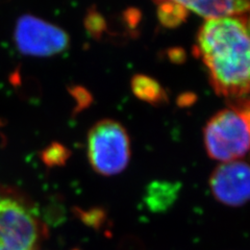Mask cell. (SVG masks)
Returning <instances> with one entry per match:
<instances>
[{
    "mask_svg": "<svg viewBox=\"0 0 250 250\" xmlns=\"http://www.w3.org/2000/svg\"><path fill=\"white\" fill-rule=\"evenodd\" d=\"M15 39L21 52L35 57H50L64 51L69 44L64 30L37 17L18 20Z\"/></svg>",
    "mask_w": 250,
    "mask_h": 250,
    "instance_id": "obj_5",
    "label": "cell"
},
{
    "mask_svg": "<svg viewBox=\"0 0 250 250\" xmlns=\"http://www.w3.org/2000/svg\"><path fill=\"white\" fill-rule=\"evenodd\" d=\"M210 159L222 163L238 161L250 151V127L237 106L225 108L210 118L203 132Z\"/></svg>",
    "mask_w": 250,
    "mask_h": 250,
    "instance_id": "obj_2",
    "label": "cell"
},
{
    "mask_svg": "<svg viewBox=\"0 0 250 250\" xmlns=\"http://www.w3.org/2000/svg\"><path fill=\"white\" fill-rule=\"evenodd\" d=\"M214 197L229 207H241L250 201V165L245 162L222 163L209 177Z\"/></svg>",
    "mask_w": 250,
    "mask_h": 250,
    "instance_id": "obj_6",
    "label": "cell"
},
{
    "mask_svg": "<svg viewBox=\"0 0 250 250\" xmlns=\"http://www.w3.org/2000/svg\"><path fill=\"white\" fill-rule=\"evenodd\" d=\"M43 158L44 162L48 165H58L66 161L67 149L59 144H53L44 151Z\"/></svg>",
    "mask_w": 250,
    "mask_h": 250,
    "instance_id": "obj_9",
    "label": "cell"
},
{
    "mask_svg": "<svg viewBox=\"0 0 250 250\" xmlns=\"http://www.w3.org/2000/svg\"><path fill=\"white\" fill-rule=\"evenodd\" d=\"M238 108H240L243 114L245 115L247 122L249 124V127H250V99H246L243 103H241L238 106Z\"/></svg>",
    "mask_w": 250,
    "mask_h": 250,
    "instance_id": "obj_10",
    "label": "cell"
},
{
    "mask_svg": "<svg viewBox=\"0 0 250 250\" xmlns=\"http://www.w3.org/2000/svg\"><path fill=\"white\" fill-rule=\"evenodd\" d=\"M0 250H6V249L1 244H0Z\"/></svg>",
    "mask_w": 250,
    "mask_h": 250,
    "instance_id": "obj_12",
    "label": "cell"
},
{
    "mask_svg": "<svg viewBox=\"0 0 250 250\" xmlns=\"http://www.w3.org/2000/svg\"><path fill=\"white\" fill-rule=\"evenodd\" d=\"M37 219L18 200L0 196V244L6 250H35Z\"/></svg>",
    "mask_w": 250,
    "mask_h": 250,
    "instance_id": "obj_4",
    "label": "cell"
},
{
    "mask_svg": "<svg viewBox=\"0 0 250 250\" xmlns=\"http://www.w3.org/2000/svg\"><path fill=\"white\" fill-rule=\"evenodd\" d=\"M131 88L135 95L148 103H160L166 98L165 92L152 78L145 75H136L131 81Z\"/></svg>",
    "mask_w": 250,
    "mask_h": 250,
    "instance_id": "obj_8",
    "label": "cell"
},
{
    "mask_svg": "<svg viewBox=\"0 0 250 250\" xmlns=\"http://www.w3.org/2000/svg\"><path fill=\"white\" fill-rule=\"evenodd\" d=\"M161 3L192 11L207 19L240 17L250 12V0H161Z\"/></svg>",
    "mask_w": 250,
    "mask_h": 250,
    "instance_id": "obj_7",
    "label": "cell"
},
{
    "mask_svg": "<svg viewBox=\"0 0 250 250\" xmlns=\"http://www.w3.org/2000/svg\"><path fill=\"white\" fill-rule=\"evenodd\" d=\"M87 149L93 169L105 176L120 173L130 159L129 137L114 120L105 119L94 125L88 135Z\"/></svg>",
    "mask_w": 250,
    "mask_h": 250,
    "instance_id": "obj_3",
    "label": "cell"
},
{
    "mask_svg": "<svg viewBox=\"0 0 250 250\" xmlns=\"http://www.w3.org/2000/svg\"><path fill=\"white\" fill-rule=\"evenodd\" d=\"M248 15V18H245V21H246V24H247V27L250 31V12L247 14Z\"/></svg>",
    "mask_w": 250,
    "mask_h": 250,
    "instance_id": "obj_11",
    "label": "cell"
},
{
    "mask_svg": "<svg viewBox=\"0 0 250 250\" xmlns=\"http://www.w3.org/2000/svg\"><path fill=\"white\" fill-rule=\"evenodd\" d=\"M196 50L208 70L215 91L228 98L250 93V31L245 18L207 19L197 35Z\"/></svg>",
    "mask_w": 250,
    "mask_h": 250,
    "instance_id": "obj_1",
    "label": "cell"
}]
</instances>
